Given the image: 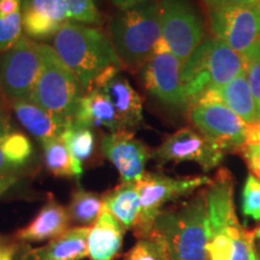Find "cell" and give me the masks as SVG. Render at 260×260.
<instances>
[{
    "instance_id": "6da1fadb",
    "label": "cell",
    "mask_w": 260,
    "mask_h": 260,
    "mask_svg": "<svg viewBox=\"0 0 260 260\" xmlns=\"http://www.w3.org/2000/svg\"><path fill=\"white\" fill-rule=\"evenodd\" d=\"M53 48L86 90L92 89L98 77L110 67H123L105 34L77 22H69L57 32Z\"/></svg>"
},
{
    "instance_id": "7a4b0ae2",
    "label": "cell",
    "mask_w": 260,
    "mask_h": 260,
    "mask_svg": "<svg viewBox=\"0 0 260 260\" xmlns=\"http://www.w3.org/2000/svg\"><path fill=\"white\" fill-rule=\"evenodd\" d=\"M149 236L165 243L170 260H207L209 219L204 193L177 209L161 211Z\"/></svg>"
},
{
    "instance_id": "3957f363",
    "label": "cell",
    "mask_w": 260,
    "mask_h": 260,
    "mask_svg": "<svg viewBox=\"0 0 260 260\" xmlns=\"http://www.w3.org/2000/svg\"><path fill=\"white\" fill-rule=\"evenodd\" d=\"M245 70L242 54L218 38L204 39L181 68L188 109L205 92L225 86Z\"/></svg>"
},
{
    "instance_id": "277c9868",
    "label": "cell",
    "mask_w": 260,
    "mask_h": 260,
    "mask_svg": "<svg viewBox=\"0 0 260 260\" xmlns=\"http://www.w3.org/2000/svg\"><path fill=\"white\" fill-rule=\"evenodd\" d=\"M110 35L123 67L130 70L144 67L161 38L159 4L149 0L123 10L110 23Z\"/></svg>"
},
{
    "instance_id": "5b68a950",
    "label": "cell",
    "mask_w": 260,
    "mask_h": 260,
    "mask_svg": "<svg viewBox=\"0 0 260 260\" xmlns=\"http://www.w3.org/2000/svg\"><path fill=\"white\" fill-rule=\"evenodd\" d=\"M39 50L41 70L31 100L65 125L73 124L75 109L82 96V86L53 47L39 44Z\"/></svg>"
},
{
    "instance_id": "8992f818",
    "label": "cell",
    "mask_w": 260,
    "mask_h": 260,
    "mask_svg": "<svg viewBox=\"0 0 260 260\" xmlns=\"http://www.w3.org/2000/svg\"><path fill=\"white\" fill-rule=\"evenodd\" d=\"M161 38L154 53L171 52L182 64L199 47L205 38V25L189 0H161Z\"/></svg>"
},
{
    "instance_id": "52a82bcc",
    "label": "cell",
    "mask_w": 260,
    "mask_h": 260,
    "mask_svg": "<svg viewBox=\"0 0 260 260\" xmlns=\"http://www.w3.org/2000/svg\"><path fill=\"white\" fill-rule=\"evenodd\" d=\"M211 181L212 178L207 176L175 178L161 174L145 172L144 176L136 182L141 211L138 223L134 226L135 235L139 239L148 237L164 205L187 197L199 188L209 186Z\"/></svg>"
},
{
    "instance_id": "ba28073f",
    "label": "cell",
    "mask_w": 260,
    "mask_h": 260,
    "mask_svg": "<svg viewBox=\"0 0 260 260\" xmlns=\"http://www.w3.org/2000/svg\"><path fill=\"white\" fill-rule=\"evenodd\" d=\"M41 70L39 44L22 37L0 56V86L10 102L31 100Z\"/></svg>"
},
{
    "instance_id": "9c48e42d",
    "label": "cell",
    "mask_w": 260,
    "mask_h": 260,
    "mask_svg": "<svg viewBox=\"0 0 260 260\" xmlns=\"http://www.w3.org/2000/svg\"><path fill=\"white\" fill-rule=\"evenodd\" d=\"M210 27L216 38L243 54L260 38V0L234 8L210 9Z\"/></svg>"
},
{
    "instance_id": "30bf717a",
    "label": "cell",
    "mask_w": 260,
    "mask_h": 260,
    "mask_svg": "<svg viewBox=\"0 0 260 260\" xmlns=\"http://www.w3.org/2000/svg\"><path fill=\"white\" fill-rule=\"evenodd\" d=\"M224 154L225 151L219 145L198 130L186 126L165 139L152 157L160 164L193 161L204 171H210L222 162Z\"/></svg>"
},
{
    "instance_id": "8fae6325",
    "label": "cell",
    "mask_w": 260,
    "mask_h": 260,
    "mask_svg": "<svg viewBox=\"0 0 260 260\" xmlns=\"http://www.w3.org/2000/svg\"><path fill=\"white\" fill-rule=\"evenodd\" d=\"M190 121L201 134L224 151H239L246 144V123L222 103H200L190 106Z\"/></svg>"
},
{
    "instance_id": "7c38bea8",
    "label": "cell",
    "mask_w": 260,
    "mask_h": 260,
    "mask_svg": "<svg viewBox=\"0 0 260 260\" xmlns=\"http://www.w3.org/2000/svg\"><path fill=\"white\" fill-rule=\"evenodd\" d=\"M233 191L232 174L226 169H220L204 191V195L209 219V236L225 234L234 243L247 239L251 235V230L243 229L239 223Z\"/></svg>"
},
{
    "instance_id": "4fadbf2b",
    "label": "cell",
    "mask_w": 260,
    "mask_h": 260,
    "mask_svg": "<svg viewBox=\"0 0 260 260\" xmlns=\"http://www.w3.org/2000/svg\"><path fill=\"white\" fill-rule=\"evenodd\" d=\"M182 63L171 52L154 53L142 67V81L147 92L165 105L188 109L181 80Z\"/></svg>"
},
{
    "instance_id": "5bb4252c",
    "label": "cell",
    "mask_w": 260,
    "mask_h": 260,
    "mask_svg": "<svg viewBox=\"0 0 260 260\" xmlns=\"http://www.w3.org/2000/svg\"><path fill=\"white\" fill-rule=\"evenodd\" d=\"M102 149L118 170L122 182L128 183H136L144 176L146 164L152 157L147 146L124 129L104 136Z\"/></svg>"
},
{
    "instance_id": "9a60e30c",
    "label": "cell",
    "mask_w": 260,
    "mask_h": 260,
    "mask_svg": "<svg viewBox=\"0 0 260 260\" xmlns=\"http://www.w3.org/2000/svg\"><path fill=\"white\" fill-rule=\"evenodd\" d=\"M121 70V67H110L98 77L93 88L102 89L111 100L122 129L135 128L144 121V104Z\"/></svg>"
},
{
    "instance_id": "2e32d148",
    "label": "cell",
    "mask_w": 260,
    "mask_h": 260,
    "mask_svg": "<svg viewBox=\"0 0 260 260\" xmlns=\"http://www.w3.org/2000/svg\"><path fill=\"white\" fill-rule=\"evenodd\" d=\"M22 24L27 38L45 40L69 23L70 15L61 0H22Z\"/></svg>"
},
{
    "instance_id": "e0dca14e",
    "label": "cell",
    "mask_w": 260,
    "mask_h": 260,
    "mask_svg": "<svg viewBox=\"0 0 260 260\" xmlns=\"http://www.w3.org/2000/svg\"><path fill=\"white\" fill-rule=\"evenodd\" d=\"M200 103H222L235 112L247 125L260 121L246 70L225 86L205 92L190 106Z\"/></svg>"
},
{
    "instance_id": "ac0fdd59",
    "label": "cell",
    "mask_w": 260,
    "mask_h": 260,
    "mask_svg": "<svg viewBox=\"0 0 260 260\" xmlns=\"http://www.w3.org/2000/svg\"><path fill=\"white\" fill-rule=\"evenodd\" d=\"M73 124L87 128L109 129L111 133L122 130L118 116L109 96L99 88H92L80 98L73 116Z\"/></svg>"
},
{
    "instance_id": "d6986e66",
    "label": "cell",
    "mask_w": 260,
    "mask_h": 260,
    "mask_svg": "<svg viewBox=\"0 0 260 260\" xmlns=\"http://www.w3.org/2000/svg\"><path fill=\"white\" fill-rule=\"evenodd\" d=\"M70 214L68 210L54 199L42 206L35 218L16 234L19 241L40 242L56 239L69 229Z\"/></svg>"
},
{
    "instance_id": "ffe728a7",
    "label": "cell",
    "mask_w": 260,
    "mask_h": 260,
    "mask_svg": "<svg viewBox=\"0 0 260 260\" xmlns=\"http://www.w3.org/2000/svg\"><path fill=\"white\" fill-rule=\"evenodd\" d=\"M125 228L105 210L89 228L88 256L92 260H111L118 254Z\"/></svg>"
},
{
    "instance_id": "44dd1931",
    "label": "cell",
    "mask_w": 260,
    "mask_h": 260,
    "mask_svg": "<svg viewBox=\"0 0 260 260\" xmlns=\"http://www.w3.org/2000/svg\"><path fill=\"white\" fill-rule=\"evenodd\" d=\"M17 119L41 144L60 138L67 126L32 100L11 103Z\"/></svg>"
},
{
    "instance_id": "7402d4cb",
    "label": "cell",
    "mask_w": 260,
    "mask_h": 260,
    "mask_svg": "<svg viewBox=\"0 0 260 260\" xmlns=\"http://www.w3.org/2000/svg\"><path fill=\"white\" fill-rule=\"evenodd\" d=\"M88 234L89 226L68 229L31 254L37 260H82L88 256Z\"/></svg>"
},
{
    "instance_id": "603a6c76",
    "label": "cell",
    "mask_w": 260,
    "mask_h": 260,
    "mask_svg": "<svg viewBox=\"0 0 260 260\" xmlns=\"http://www.w3.org/2000/svg\"><path fill=\"white\" fill-rule=\"evenodd\" d=\"M105 210L112 214L125 229L138 223L141 211V201L136 183L122 182L103 197Z\"/></svg>"
},
{
    "instance_id": "cb8c5ba5",
    "label": "cell",
    "mask_w": 260,
    "mask_h": 260,
    "mask_svg": "<svg viewBox=\"0 0 260 260\" xmlns=\"http://www.w3.org/2000/svg\"><path fill=\"white\" fill-rule=\"evenodd\" d=\"M44 159L47 170L57 177L80 178L83 174L82 164L70 153L69 148L60 138L42 144Z\"/></svg>"
},
{
    "instance_id": "d4e9b609",
    "label": "cell",
    "mask_w": 260,
    "mask_h": 260,
    "mask_svg": "<svg viewBox=\"0 0 260 260\" xmlns=\"http://www.w3.org/2000/svg\"><path fill=\"white\" fill-rule=\"evenodd\" d=\"M105 211L103 197L93 191L79 188L73 193L68 212L75 223L89 225L94 224Z\"/></svg>"
},
{
    "instance_id": "484cf974",
    "label": "cell",
    "mask_w": 260,
    "mask_h": 260,
    "mask_svg": "<svg viewBox=\"0 0 260 260\" xmlns=\"http://www.w3.org/2000/svg\"><path fill=\"white\" fill-rule=\"evenodd\" d=\"M60 139L68 146L73 157L81 164L88 160L90 155L93 154L95 136L90 128L70 124L64 130Z\"/></svg>"
},
{
    "instance_id": "4316f807",
    "label": "cell",
    "mask_w": 260,
    "mask_h": 260,
    "mask_svg": "<svg viewBox=\"0 0 260 260\" xmlns=\"http://www.w3.org/2000/svg\"><path fill=\"white\" fill-rule=\"evenodd\" d=\"M2 148L8 161L16 169L23 167L32 154L31 142L27 136L18 132L5 133L3 135Z\"/></svg>"
},
{
    "instance_id": "83f0119b",
    "label": "cell",
    "mask_w": 260,
    "mask_h": 260,
    "mask_svg": "<svg viewBox=\"0 0 260 260\" xmlns=\"http://www.w3.org/2000/svg\"><path fill=\"white\" fill-rule=\"evenodd\" d=\"M124 260H170L165 243L157 236L139 239L126 253Z\"/></svg>"
},
{
    "instance_id": "f1b7e54d",
    "label": "cell",
    "mask_w": 260,
    "mask_h": 260,
    "mask_svg": "<svg viewBox=\"0 0 260 260\" xmlns=\"http://www.w3.org/2000/svg\"><path fill=\"white\" fill-rule=\"evenodd\" d=\"M260 39V38H259ZM246 64V75L254 98L260 119V45L259 40L242 54Z\"/></svg>"
},
{
    "instance_id": "f546056e",
    "label": "cell",
    "mask_w": 260,
    "mask_h": 260,
    "mask_svg": "<svg viewBox=\"0 0 260 260\" xmlns=\"http://www.w3.org/2000/svg\"><path fill=\"white\" fill-rule=\"evenodd\" d=\"M22 12L0 16V53L9 51L22 38Z\"/></svg>"
},
{
    "instance_id": "4dcf8cb0",
    "label": "cell",
    "mask_w": 260,
    "mask_h": 260,
    "mask_svg": "<svg viewBox=\"0 0 260 260\" xmlns=\"http://www.w3.org/2000/svg\"><path fill=\"white\" fill-rule=\"evenodd\" d=\"M242 213L246 218L260 220V181L248 175L242 189Z\"/></svg>"
},
{
    "instance_id": "1f68e13d",
    "label": "cell",
    "mask_w": 260,
    "mask_h": 260,
    "mask_svg": "<svg viewBox=\"0 0 260 260\" xmlns=\"http://www.w3.org/2000/svg\"><path fill=\"white\" fill-rule=\"evenodd\" d=\"M69 11L70 19L77 23L98 24L100 22V12L94 0H61Z\"/></svg>"
},
{
    "instance_id": "d6a6232c",
    "label": "cell",
    "mask_w": 260,
    "mask_h": 260,
    "mask_svg": "<svg viewBox=\"0 0 260 260\" xmlns=\"http://www.w3.org/2000/svg\"><path fill=\"white\" fill-rule=\"evenodd\" d=\"M239 152L253 172V176L260 181V146H243Z\"/></svg>"
},
{
    "instance_id": "836d02e7",
    "label": "cell",
    "mask_w": 260,
    "mask_h": 260,
    "mask_svg": "<svg viewBox=\"0 0 260 260\" xmlns=\"http://www.w3.org/2000/svg\"><path fill=\"white\" fill-rule=\"evenodd\" d=\"M255 2H258V0H204V3L209 6V9L234 8V6L253 4Z\"/></svg>"
},
{
    "instance_id": "e575fe53",
    "label": "cell",
    "mask_w": 260,
    "mask_h": 260,
    "mask_svg": "<svg viewBox=\"0 0 260 260\" xmlns=\"http://www.w3.org/2000/svg\"><path fill=\"white\" fill-rule=\"evenodd\" d=\"M5 133H3L2 130H0V178L15 176V172L17 171V169H16L15 167H12V165L8 161L4 152H3L2 140H3V135Z\"/></svg>"
},
{
    "instance_id": "d590c367",
    "label": "cell",
    "mask_w": 260,
    "mask_h": 260,
    "mask_svg": "<svg viewBox=\"0 0 260 260\" xmlns=\"http://www.w3.org/2000/svg\"><path fill=\"white\" fill-rule=\"evenodd\" d=\"M245 146H260V121L253 124H246Z\"/></svg>"
},
{
    "instance_id": "8d00e7d4",
    "label": "cell",
    "mask_w": 260,
    "mask_h": 260,
    "mask_svg": "<svg viewBox=\"0 0 260 260\" xmlns=\"http://www.w3.org/2000/svg\"><path fill=\"white\" fill-rule=\"evenodd\" d=\"M22 10V0H0V16H9Z\"/></svg>"
},
{
    "instance_id": "74e56055",
    "label": "cell",
    "mask_w": 260,
    "mask_h": 260,
    "mask_svg": "<svg viewBox=\"0 0 260 260\" xmlns=\"http://www.w3.org/2000/svg\"><path fill=\"white\" fill-rule=\"evenodd\" d=\"M17 246L15 243H0V260H14Z\"/></svg>"
},
{
    "instance_id": "f35d334b",
    "label": "cell",
    "mask_w": 260,
    "mask_h": 260,
    "mask_svg": "<svg viewBox=\"0 0 260 260\" xmlns=\"http://www.w3.org/2000/svg\"><path fill=\"white\" fill-rule=\"evenodd\" d=\"M115 3V5L118 6L119 9L123 10H128L130 8H134L136 5L144 4L146 2H149V0H112Z\"/></svg>"
},
{
    "instance_id": "ab89813d",
    "label": "cell",
    "mask_w": 260,
    "mask_h": 260,
    "mask_svg": "<svg viewBox=\"0 0 260 260\" xmlns=\"http://www.w3.org/2000/svg\"><path fill=\"white\" fill-rule=\"evenodd\" d=\"M17 181L16 176H9V177H3L0 178V195L5 193L9 188H11L15 184V182Z\"/></svg>"
},
{
    "instance_id": "60d3db41",
    "label": "cell",
    "mask_w": 260,
    "mask_h": 260,
    "mask_svg": "<svg viewBox=\"0 0 260 260\" xmlns=\"http://www.w3.org/2000/svg\"><path fill=\"white\" fill-rule=\"evenodd\" d=\"M255 254L256 259L260 260V226L255 229Z\"/></svg>"
},
{
    "instance_id": "b9f144b4",
    "label": "cell",
    "mask_w": 260,
    "mask_h": 260,
    "mask_svg": "<svg viewBox=\"0 0 260 260\" xmlns=\"http://www.w3.org/2000/svg\"><path fill=\"white\" fill-rule=\"evenodd\" d=\"M251 259H252V260H258V259H256V254H255V249H254V252H253V253H252V256H251Z\"/></svg>"
},
{
    "instance_id": "7bdbcfd3",
    "label": "cell",
    "mask_w": 260,
    "mask_h": 260,
    "mask_svg": "<svg viewBox=\"0 0 260 260\" xmlns=\"http://www.w3.org/2000/svg\"><path fill=\"white\" fill-rule=\"evenodd\" d=\"M22 260H35V258H34V256H32V258H31V256H25V258H23Z\"/></svg>"
},
{
    "instance_id": "ee69618b",
    "label": "cell",
    "mask_w": 260,
    "mask_h": 260,
    "mask_svg": "<svg viewBox=\"0 0 260 260\" xmlns=\"http://www.w3.org/2000/svg\"><path fill=\"white\" fill-rule=\"evenodd\" d=\"M4 242H6V240L4 239V237L0 236V243H4Z\"/></svg>"
},
{
    "instance_id": "f6af8a7d",
    "label": "cell",
    "mask_w": 260,
    "mask_h": 260,
    "mask_svg": "<svg viewBox=\"0 0 260 260\" xmlns=\"http://www.w3.org/2000/svg\"><path fill=\"white\" fill-rule=\"evenodd\" d=\"M259 45H260V39H259Z\"/></svg>"
}]
</instances>
